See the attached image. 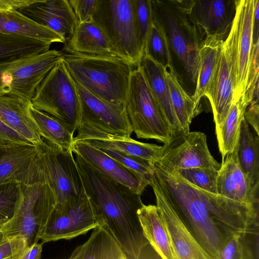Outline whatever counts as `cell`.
Masks as SVG:
<instances>
[{
  "label": "cell",
  "mask_w": 259,
  "mask_h": 259,
  "mask_svg": "<svg viewBox=\"0 0 259 259\" xmlns=\"http://www.w3.org/2000/svg\"><path fill=\"white\" fill-rule=\"evenodd\" d=\"M155 185L179 213L199 243L215 259L231 235H244L258 223V204L233 201L203 190L171 168L153 165Z\"/></svg>",
  "instance_id": "cell-1"
},
{
  "label": "cell",
  "mask_w": 259,
  "mask_h": 259,
  "mask_svg": "<svg viewBox=\"0 0 259 259\" xmlns=\"http://www.w3.org/2000/svg\"><path fill=\"white\" fill-rule=\"evenodd\" d=\"M75 161L83 188L103 225L124 252L139 259L148 243L138 215L143 205L141 195L93 169L77 155Z\"/></svg>",
  "instance_id": "cell-2"
},
{
  "label": "cell",
  "mask_w": 259,
  "mask_h": 259,
  "mask_svg": "<svg viewBox=\"0 0 259 259\" xmlns=\"http://www.w3.org/2000/svg\"><path fill=\"white\" fill-rule=\"evenodd\" d=\"M194 0H151L152 23L159 28L184 76L196 85L198 53L205 36L192 15Z\"/></svg>",
  "instance_id": "cell-3"
},
{
  "label": "cell",
  "mask_w": 259,
  "mask_h": 259,
  "mask_svg": "<svg viewBox=\"0 0 259 259\" xmlns=\"http://www.w3.org/2000/svg\"><path fill=\"white\" fill-rule=\"evenodd\" d=\"M62 59L74 81L107 102L125 107L134 69L114 55H92L61 50Z\"/></svg>",
  "instance_id": "cell-4"
},
{
  "label": "cell",
  "mask_w": 259,
  "mask_h": 259,
  "mask_svg": "<svg viewBox=\"0 0 259 259\" xmlns=\"http://www.w3.org/2000/svg\"><path fill=\"white\" fill-rule=\"evenodd\" d=\"M93 21L106 38L112 53L134 69L144 55L137 32L134 0H97Z\"/></svg>",
  "instance_id": "cell-5"
},
{
  "label": "cell",
  "mask_w": 259,
  "mask_h": 259,
  "mask_svg": "<svg viewBox=\"0 0 259 259\" xmlns=\"http://www.w3.org/2000/svg\"><path fill=\"white\" fill-rule=\"evenodd\" d=\"M31 101L33 108L55 118L72 134L77 130L81 121L80 98L62 59L45 76Z\"/></svg>",
  "instance_id": "cell-6"
},
{
  "label": "cell",
  "mask_w": 259,
  "mask_h": 259,
  "mask_svg": "<svg viewBox=\"0 0 259 259\" xmlns=\"http://www.w3.org/2000/svg\"><path fill=\"white\" fill-rule=\"evenodd\" d=\"M20 185L22 198L19 207L14 218L5 223L1 230L4 239L21 236L28 247L40 239L56 201L47 182Z\"/></svg>",
  "instance_id": "cell-7"
},
{
  "label": "cell",
  "mask_w": 259,
  "mask_h": 259,
  "mask_svg": "<svg viewBox=\"0 0 259 259\" xmlns=\"http://www.w3.org/2000/svg\"><path fill=\"white\" fill-rule=\"evenodd\" d=\"M240 29V12L236 1V13L232 27L222 42L215 68L205 94L212 108L215 130L225 120L233 103Z\"/></svg>",
  "instance_id": "cell-8"
},
{
  "label": "cell",
  "mask_w": 259,
  "mask_h": 259,
  "mask_svg": "<svg viewBox=\"0 0 259 259\" xmlns=\"http://www.w3.org/2000/svg\"><path fill=\"white\" fill-rule=\"evenodd\" d=\"M125 109L138 138L155 139L164 144L172 138L140 66L131 73Z\"/></svg>",
  "instance_id": "cell-9"
},
{
  "label": "cell",
  "mask_w": 259,
  "mask_h": 259,
  "mask_svg": "<svg viewBox=\"0 0 259 259\" xmlns=\"http://www.w3.org/2000/svg\"><path fill=\"white\" fill-rule=\"evenodd\" d=\"M62 59L56 50L0 64V96L31 100L50 70Z\"/></svg>",
  "instance_id": "cell-10"
},
{
  "label": "cell",
  "mask_w": 259,
  "mask_h": 259,
  "mask_svg": "<svg viewBox=\"0 0 259 259\" xmlns=\"http://www.w3.org/2000/svg\"><path fill=\"white\" fill-rule=\"evenodd\" d=\"M35 146L47 182L54 194L56 205L78 197L84 189L72 151L62 149L43 138Z\"/></svg>",
  "instance_id": "cell-11"
},
{
  "label": "cell",
  "mask_w": 259,
  "mask_h": 259,
  "mask_svg": "<svg viewBox=\"0 0 259 259\" xmlns=\"http://www.w3.org/2000/svg\"><path fill=\"white\" fill-rule=\"evenodd\" d=\"M103 225L83 190L78 197L63 204L56 205L40 239L43 243L69 240Z\"/></svg>",
  "instance_id": "cell-12"
},
{
  "label": "cell",
  "mask_w": 259,
  "mask_h": 259,
  "mask_svg": "<svg viewBox=\"0 0 259 259\" xmlns=\"http://www.w3.org/2000/svg\"><path fill=\"white\" fill-rule=\"evenodd\" d=\"M163 146L160 165L175 170L212 167L219 170L221 164L211 154L207 137L200 132H182Z\"/></svg>",
  "instance_id": "cell-13"
},
{
  "label": "cell",
  "mask_w": 259,
  "mask_h": 259,
  "mask_svg": "<svg viewBox=\"0 0 259 259\" xmlns=\"http://www.w3.org/2000/svg\"><path fill=\"white\" fill-rule=\"evenodd\" d=\"M75 83L80 100L79 125L112 135L131 137L133 132L125 107L102 100Z\"/></svg>",
  "instance_id": "cell-14"
},
{
  "label": "cell",
  "mask_w": 259,
  "mask_h": 259,
  "mask_svg": "<svg viewBox=\"0 0 259 259\" xmlns=\"http://www.w3.org/2000/svg\"><path fill=\"white\" fill-rule=\"evenodd\" d=\"M14 10L54 31L65 42L79 24L68 0H20Z\"/></svg>",
  "instance_id": "cell-15"
},
{
  "label": "cell",
  "mask_w": 259,
  "mask_h": 259,
  "mask_svg": "<svg viewBox=\"0 0 259 259\" xmlns=\"http://www.w3.org/2000/svg\"><path fill=\"white\" fill-rule=\"evenodd\" d=\"M150 186L169 233L176 259H215L199 243L159 189L153 184Z\"/></svg>",
  "instance_id": "cell-16"
},
{
  "label": "cell",
  "mask_w": 259,
  "mask_h": 259,
  "mask_svg": "<svg viewBox=\"0 0 259 259\" xmlns=\"http://www.w3.org/2000/svg\"><path fill=\"white\" fill-rule=\"evenodd\" d=\"M73 141H81L97 148L115 150L143 159L151 165L158 162L161 158L163 146L136 141L79 125Z\"/></svg>",
  "instance_id": "cell-17"
},
{
  "label": "cell",
  "mask_w": 259,
  "mask_h": 259,
  "mask_svg": "<svg viewBox=\"0 0 259 259\" xmlns=\"http://www.w3.org/2000/svg\"><path fill=\"white\" fill-rule=\"evenodd\" d=\"M73 153L100 173L141 195L149 185L133 171L121 165L99 149L81 141H73Z\"/></svg>",
  "instance_id": "cell-18"
},
{
  "label": "cell",
  "mask_w": 259,
  "mask_h": 259,
  "mask_svg": "<svg viewBox=\"0 0 259 259\" xmlns=\"http://www.w3.org/2000/svg\"><path fill=\"white\" fill-rule=\"evenodd\" d=\"M217 194L233 201L258 204V190L251 185L239 164L237 146L222 159L217 179Z\"/></svg>",
  "instance_id": "cell-19"
},
{
  "label": "cell",
  "mask_w": 259,
  "mask_h": 259,
  "mask_svg": "<svg viewBox=\"0 0 259 259\" xmlns=\"http://www.w3.org/2000/svg\"><path fill=\"white\" fill-rule=\"evenodd\" d=\"M236 10V0H194L192 15L205 37L216 35L224 40Z\"/></svg>",
  "instance_id": "cell-20"
},
{
  "label": "cell",
  "mask_w": 259,
  "mask_h": 259,
  "mask_svg": "<svg viewBox=\"0 0 259 259\" xmlns=\"http://www.w3.org/2000/svg\"><path fill=\"white\" fill-rule=\"evenodd\" d=\"M255 0H237L240 12L237 77L233 103L239 101L246 91L251 62L253 17Z\"/></svg>",
  "instance_id": "cell-21"
},
{
  "label": "cell",
  "mask_w": 259,
  "mask_h": 259,
  "mask_svg": "<svg viewBox=\"0 0 259 259\" xmlns=\"http://www.w3.org/2000/svg\"><path fill=\"white\" fill-rule=\"evenodd\" d=\"M140 67L172 137L182 133L171 105L165 68L147 56L143 57Z\"/></svg>",
  "instance_id": "cell-22"
},
{
  "label": "cell",
  "mask_w": 259,
  "mask_h": 259,
  "mask_svg": "<svg viewBox=\"0 0 259 259\" xmlns=\"http://www.w3.org/2000/svg\"><path fill=\"white\" fill-rule=\"evenodd\" d=\"M30 100L9 96H0V120L20 136L36 146L42 138L33 122Z\"/></svg>",
  "instance_id": "cell-23"
},
{
  "label": "cell",
  "mask_w": 259,
  "mask_h": 259,
  "mask_svg": "<svg viewBox=\"0 0 259 259\" xmlns=\"http://www.w3.org/2000/svg\"><path fill=\"white\" fill-rule=\"evenodd\" d=\"M145 237L162 259H176L169 233L159 208L145 205L138 211Z\"/></svg>",
  "instance_id": "cell-24"
},
{
  "label": "cell",
  "mask_w": 259,
  "mask_h": 259,
  "mask_svg": "<svg viewBox=\"0 0 259 259\" xmlns=\"http://www.w3.org/2000/svg\"><path fill=\"white\" fill-rule=\"evenodd\" d=\"M0 32L51 43L65 44L60 35L40 25L15 10L0 9Z\"/></svg>",
  "instance_id": "cell-25"
},
{
  "label": "cell",
  "mask_w": 259,
  "mask_h": 259,
  "mask_svg": "<svg viewBox=\"0 0 259 259\" xmlns=\"http://www.w3.org/2000/svg\"><path fill=\"white\" fill-rule=\"evenodd\" d=\"M124 252L104 226L93 229L89 239L77 246L68 259H121Z\"/></svg>",
  "instance_id": "cell-26"
},
{
  "label": "cell",
  "mask_w": 259,
  "mask_h": 259,
  "mask_svg": "<svg viewBox=\"0 0 259 259\" xmlns=\"http://www.w3.org/2000/svg\"><path fill=\"white\" fill-rule=\"evenodd\" d=\"M62 50L92 55H113L109 43L93 21L79 23Z\"/></svg>",
  "instance_id": "cell-27"
},
{
  "label": "cell",
  "mask_w": 259,
  "mask_h": 259,
  "mask_svg": "<svg viewBox=\"0 0 259 259\" xmlns=\"http://www.w3.org/2000/svg\"><path fill=\"white\" fill-rule=\"evenodd\" d=\"M37 152L33 144L0 149V184L10 181L20 183Z\"/></svg>",
  "instance_id": "cell-28"
},
{
  "label": "cell",
  "mask_w": 259,
  "mask_h": 259,
  "mask_svg": "<svg viewBox=\"0 0 259 259\" xmlns=\"http://www.w3.org/2000/svg\"><path fill=\"white\" fill-rule=\"evenodd\" d=\"M237 157L240 167L252 187L258 190L259 136L243 120L237 145Z\"/></svg>",
  "instance_id": "cell-29"
},
{
  "label": "cell",
  "mask_w": 259,
  "mask_h": 259,
  "mask_svg": "<svg viewBox=\"0 0 259 259\" xmlns=\"http://www.w3.org/2000/svg\"><path fill=\"white\" fill-rule=\"evenodd\" d=\"M223 41L216 35L207 36L200 47L197 83L192 96L198 106L212 78Z\"/></svg>",
  "instance_id": "cell-30"
},
{
  "label": "cell",
  "mask_w": 259,
  "mask_h": 259,
  "mask_svg": "<svg viewBox=\"0 0 259 259\" xmlns=\"http://www.w3.org/2000/svg\"><path fill=\"white\" fill-rule=\"evenodd\" d=\"M52 43L0 32V64L45 53Z\"/></svg>",
  "instance_id": "cell-31"
},
{
  "label": "cell",
  "mask_w": 259,
  "mask_h": 259,
  "mask_svg": "<svg viewBox=\"0 0 259 259\" xmlns=\"http://www.w3.org/2000/svg\"><path fill=\"white\" fill-rule=\"evenodd\" d=\"M165 74L169 90L171 105L183 132L190 131L193 118L199 112L192 95H190L180 84L177 77L165 69Z\"/></svg>",
  "instance_id": "cell-32"
},
{
  "label": "cell",
  "mask_w": 259,
  "mask_h": 259,
  "mask_svg": "<svg viewBox=\"0 0 259 259\" xmlns=\"http://www.w3.org/2000/svg\"><path fill=\"white\" fill-rule=\"evenodd\" d=\"M241 99L233 102L222 125L215 130L220 152L222 159L237 146L241 125L247 108Z\"/></svg>",
  "instance_id": "cell-33"
},
{
  "label": "cell",
  "mask_w": 259,
  "mask_h": 259,
  "mask_svg": "<svg viewBox=\"0 0 259 259\" xmlns=\"http://www.w3.org/2000/svg\"><path fill=\"white\" fill-rule=\"evenodd\" d=\"M30 112L36 129L44 139L65 150H72L73 134L54 117L33 107Z\"/></svg>",
  "instance_id": "cell-34"
},
{
  "label": "cell",
  "mask_w": 259,
  "mask_h": 259,
  "mask_svg": "<svg viewBox=\"0 0 259 259\" xmlns=\"http://www.w3.org/2000/svg\"><path fill=\"white\" fill-rule=\"evenodd\" d=\"M144 56L149 57L172 73L169 46L161 30L153 23L146 39Z\"/></svg>",
  "instance_id": "cell-35"
},
{
  "label": "cell",
  "mask_w": 259,
  "mask_h": 259,
  "mask_svg": "<svg viewBox=\"0 0 259 259\" xmlns=\"http://www.w3.org/2000/svg\"><path fill=\"white\" fill-rule=\"evenodd\" d=\"M22 198L19 182L10 181L0 184V221L8 222L14 218Z\"/></svg>",
  "instance_id": "cell-36"
},
{
  "label": "cell",
  "mask_w": 259,
  "mask_h": 259,
  "mask_svg": "<svg viewBox=\"0 0 259 259\" xmlns=\"http://www.w3.org/2000/svg\"><path fill=\"white\" fill-rule=\"evenodd\" d=\"M175 170L184 179L196 187L205 191L217 194L218 170L212 167H197Z\"/></svg>",
  "instance_id": "cell-37"
},
{
  "label": "cell",
  "mask_w": 259,
  "mask_h": 259,
  "mask_svg": "<svg viewBox=\"0 0 259 259\" xmlns=\"http://www.w3.org/2000/svg\"><path fill=\"white\" fill-rule=\"evenodd\" d=\"M121 165L133 171L150 185L153 165L139 158L109 149L98 148Z\"/></svg>",
  "instance_id": "cell-38"
},
{
  "label": "cell",
  "mask_w": 259,
  "mask_h": 259,
  "mask_svg": "<svg viewBox=\"0 0 259 259\" xmlns=\"http://www.w3.org/2000/svg\"><path fill=\"white\" fill-rule=\"evenodd\" d=\"M138 40L143 53L152 24L151 0H134Z\"/></svg>",
  "instance_id": "cell-39"
},
{
  "label": "cell",
  "mask_w": 259,
  "mask_h": 259,
  "mask_svg": "<svg viewBox=\"0 0 259 259\" xmlns=\"http://www.w3.org/2000/svg\"><path fill=\"white\" fill-rule=\"evenodd\" d=\"M242 236L235 234L229 237L220 249L218 259H245Z\"/></svg>",
  "instance_id": "cell-40"
},
{
  "label": "cell",
  "mask_w": 259,
  "mask_h": 259,
  "mask_svg": "<svg viewBox=\"0 0 259 259\" xmlns=\"http://www.w3.org/2000/svg\"><path fill=\"white\" fill-rule=\"evenodd\" d=\"M27 247L23 237L5 239L0 243V259H17Z\"/></svg>",
  "instance_id": "cell-41"
},
{
  "label": "cell",
  "mask_w": 259,
  "mask_h": 259,
  "mask_svg": "<svg viewBox=\"0 0 259 259\" xmlns=\"http://www.w3.org/2000/svg\"><path fill=\"white\" fill-rule=\"evenodd\" d=\"M97 1H68L79 23L93 21Z\"/></svg>",
  "instance_id": "cell-42"
},
{
  "label": "cell",
  "mask_w": 259,
  "mask_h": 259,
  "mask_svg": "<svg viewBox=\"0 0 259 259\" xmlns=\"http://www.w3.org/2000/svg\"><path fill=\"white\" fill-rule=\"evenodd\" d=\"M32 144L0 120V149L16 145Z\"/></svg>",
  "instance_id": "cell-43"
},
{
  "label": "cell",
  "mask_w": 259,
  "mask_h": 259,
  "mask_svg": "<svg viewBox=\"0 0 259 259\" xmlns=\"http://www.w3.org/2000/svg\"><path fill=\"white\" fill-rule=\"evenodd\" d=\"M259 106L258 103L249 105L244 113V119L251 125L255 134L259 136Z\"/></svg>",
  "instance_id": "cell-44"
},
{
  "label": "cell",
  "mask_w": 259,
  "mask_h": 259,
  "mask_svg": "<svg viewBox=\"0 0 259 259\" xmlns=\"http://www.w3.org/2000/svg\"><path fill=\"white\" fill-rule=\"evenodd\" d=\"M258 77H256L244 92L241 98L246 105L258 103Z\"/></svg>",
  "instance_id": "cell-45"
},
{
  "label": "cell",
  "mask_w": 259,
  "mask_h": 259,
  "mask_svg": "<svg viewBox=\"0 0 259 259\" xmlns=\"http://www.w3.org/2000/svg\"><path fill=\"white\" fill-rule=\"evenodd\" d=\"M43 243H36L27 247L17 259H40Z\"/></svg>",
  "instance_id": "cell-46"
},
{
  "label": "cell",
  "mask_w": 259,
  "mask_h": 259,
  "mask_svg": "<svg viewBox=\"0 0 259 259\" xmlns=\"http://www.w3.org/2000/svg\"><path fill=\"white\" fill-rule=\"evenodd\" d=\"M259 1L255 0L253 17V30L252 39L253 44L259 40Z\"/></svg>",
  "instance_id": "cell-47"
},
{
  "label": "cell",
  "mask_w": 259,
  "mask_h": 259,
  "mask_svg": "<svg viewBox=\"0 0 259 259\" xmlns=\"http://www.w3.org/2000/svg\"><path fill=\"white\" fill-rule=\"evenodd\" d=\"M7 222L6 221H0V243L3 241L5 239L3 233L2 232V228L4 224Z\"/></svg>",
  "instance_id": "cell-48"
},
{
  "label": "cell",
  "mask_w": 259,
  "mask_h": 259,
  "mask_svg": "<svg viewBox=\"0 0 259 259\" xmlns=\"http://www.w3.org/2000/svg\"><path fill=\"white\" fill-rule=\"evenodd\" d=\"M121 259H127L126 256H125V254H124L122 257H121Z\"/></svg>",
  "instance_id": "cell-49"
}]
</instances>
